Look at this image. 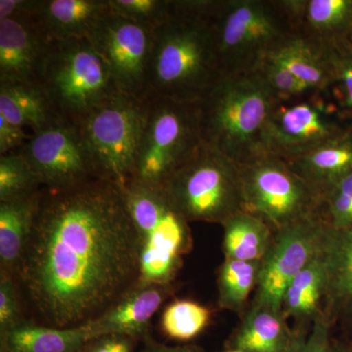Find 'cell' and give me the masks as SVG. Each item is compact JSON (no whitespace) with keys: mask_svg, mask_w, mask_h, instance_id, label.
<instances>
[{"mask_svg":"<svg viewBox=\"0 0 352 352\" xmlns=\"http://www.w3.org/2000/svg\"><path fill=\"white\" fill-rule=\"evenodd\" d=\"M335 85L342 92V107L352 118V48L346 43L327 46Z\"/></svg>","mask_w":352,"mask_h":352,"instance_id":"obj_34","label":"cell"},{"mask_svg":"<svg viewBox=\"0 0 352 352\" xmlns=\"http://www.w3.org/2000/svg\"><path fill=\"white\" fill-rule=\"evenodd\" d=\"M41 188L36 173L19 152L0 156V201L34 195Z\"/></svg>","mask_w":352,"mask_h":352,"instance_id":"obj_30","label":"cell"},{"mask_svg":"<svg viewBox=\"0 0 352 352\" xmlns=\"http://www.w3.org/2000/svg\"><path fill=\"white\" fill-rule=\"evenodd\" d=\"M317 215L333 228L352 227V171L322 194Z\"/></svg>","mask_w":352,"mask_h":352,"instance_id":"obj_31","label":"cell"},{"mask_svg":"<svg viewBox=\"0 0 352 352\" xmlns=\"http://www.w3.org/2000/svg\"><path fill=\"white\" fill-rule=\"evenodd\" d=\"M351 126L342 122L324 94L315 92L291 104L283 102L266 122L259 155L289 163L338 138Z\"/></svg>","mask_w":352,"mask_h":352,"instance_id":"obj_11","label":"cell"},{"mask_svg":"<svg viewBox=\"0 0 352 352\" xmlns=\"http://www.w3.org/2000/svg\"><path fill=\"white\" fill-rule=\"evenodd\" d=\"M201 144L198 104L150 95L144 100L133 180L164 187Z\"/></svg>","mask_w":352,"mask_h":352,"instance_id":"obj_6","label":"cell"},{"mask_svg":"<svg viewBox=\"0 0 352 352\" xmlns=\"http://www.w3.org/2000/svg\"><path fill=\"white\" fill-rule=\"evenodd\" d=\"M287 352H331L330 323L327 315L321 312L314 319L309 335L295 333Z\"/></svg>","mask_w":352,"mask_h":352,"instance_id":"obj_35","label":"cell"},{"mask_svg":"<svg viewBox=\"0 0 352 352\" xmlns=\"http://www.w3.org/2000/svg\"><path fill=\"white\" fill-rule=\"evenodd\" d=\"M36 0H0V20L32 16Z\"/></svg>","mask_w":352,"mask_h":352,"instance_id":"obj_39","label":"cell"},{"mask_svg":"<svg viewBox=\"0 0 352 352\" xmlns=\"http://www.w3.org/2000/svg\"><path fill=\"white\" fill-rule=\"evenodd\" d=\"M212 317L210 308L188 300H176L162 316V328L171 339L189 340L207 327Z\"/></svg>","mask_w":352,"mask_h":352,"instance_id":"obj_29","label":"cell"},{"mask_svg":"<svg viewBox=\"0 0 352 352\" xmlns=\"http://www.w3.org/2000/svg\"><path fill=\"white\" fill-rule=\"evenodd\" d=\"M346 44H347V45L349 46V47L352 48V29H351V34H349V39H347Z\"/></svg>","mask_w":352,"mask_h":352,"instance_id":"obj_42","label":"cell"},{"mask_svg":"<svg viewBox=\"0 0 352 352\" xmlns=\"http://www.w3.org/2000/svg\"><path fill=\"white\" fill-rule=\"evenodd\" d=\"M19 289L14 278L1 274L0 280V328L2 333L20 325Z\"/></svg>","mask_w":352,"mask_h":352,"instance_id":"obj_36","label":"cell"},{"mask_svg":"<svg viewBox=\"0 0 352 352\" xmlns=\"http://www.w3.org/2000/svg\"><path fill=\"white\" fill-rule=\"evenodd\" d=\"M295 34L323 46L346 43L352 0H283Z\"/></svg>","mask_w":352,"mask_h":352,"instance_id":"obj_17","label":"cell"},{"mask_svg":"<svg viewBox=\"0 0 352 352\" xmlns=\"http://www.w3.org/2000/svg\"><path fill=\"white\" fill-rule=\"evenodd\" d=\"M331 352H352V344H340L331 346Z\"/></svg>","mask_w":352,"mask_h":352,"instance_id":"obj_40","label":"cell"},{"mask_svg":"<svg viewBox=\"0 0 352 352\" xmlns=\"http://www.w3.org/2000/svg\"><path fill=\"white\" fill-rule=\"evenodd\" d=\"M288 164L320 199L331 185L352 171V126Z\"/></svg>","mask_w":352,"mask_h":352,"instance_id":"obj_19","label":"cell"},{"mask_svg":"<svg viewBox=\"0 0 352 352\" xmlns=\"http://www.w3.org/2000/svg\"><path fill=\"white\" fill-rule=\"evenodd\" d=\"M268 58L288 69L315 92L326 94L335 85L327 46L294 34Z\"/></svg>","mask_w":352,"mask_h":352,"instance_id":"obj_20","label":"cell"},{"mask_svg":"<svg viewBox=\"0 0 352 352\" xmlns=\"http://www.w3.org/2000/svg\"><path fill=\"white\" fill-rule=\"evenodd\" d=\"M41 85L60 117L78 124L120 94L107 63L87 38L52 41Z\"/></svg>","mask_w":352,"mask_h":352,"instance_id":"obj_7","label":"cell"},{"mask_svg":"<svg viewBox=\"0 0 352 352\" xmlns=\"http://www.w3.org/2000/svg\"><path fill=\"white\" fill-rule=\"evenodd\" d=\"M0 116L34 133L61 120L41 85L0 82Z\"/></svg>","mask_w":352,"mask_h":352,"instance_id":"obj_21","label":"cell"},{"mask_svg":"<svg viewBox=\"0 0 352 352\" xmlns=\"http://www.w3.org/2000/svg\"><path fill=\"white\" fill-rule=\"evenodd\" d=\"M6 337L11 352H78L88 342L83 325L59 329L20 324Z\"/></svg>","mask_w":352,"mask_h":352,"instance_id":"obj_27","label":"cell"},{"mask_svg":"<svg viewBox=\"0 0 352 352\" xmlns=\"http://www.w3.org/2000/svg\"><path fill=\"white\" fill-rule=\"evenodd\" d=\"M111 12L108 0H36L32 17L53 41L89 39Z\"/></svg>","mask_w":352,"mask_h":352,"instance_id":"obj_18","label":"cell"},{"mask_svg":"<svg viewBox=\"0 0 352 352\" xmlns=\"http://www.w3.org/2000/svg\"><path fill=\"white\" fill-rule=\"evenodd\" d=\"M144 100L118 94L80 124L98 175L122 188L134 179Z\"/></svg>","mask_w":352,"mask_h":352,"instance_id":"obj_10","label":"cell"},{"mask_svg":"<svg viewBox=\"0 0 352 352\" xmlns=\"http://www.w3.org/2000/svg\"><path fill=\"white\" fill-rule=\"evenodd\" d=\"M261 71L263 72L266 82L282 102L303 98L315 94L311 88L296 78L288 69L271 58L266 59Z\"/></svg>","mask_w":352,"mask_h":352,"instance_id":"obj_33","label":"cell"},{"mask_svg":"<svg viewBox=\"0 0 352 352\" xmlns=\"http://www.w3.org/2000/svg\"><path fill=\"white\" fill-rule=\"evenodd\" d=\"M52 41L32 16L0 20V82L41 85Z\"/></svg>","mask_w":352,"mask_h":352,"instance_id":"obj_15","label":"cell"},{"mask_svg":"<svg viewBox=\"0 0 352 352\" xmlns=\"http://www.w3.org/2000/svg\"><path fill=\"white\" fill-rule=\"evenodd\" d=\"M111 11L154 31L170 17L173 0H108Z\"/></svg>","mask_w":352,"mask_h":352,"instance_id":"obj_32","label":"cell"},{"mask_svg":"<svg viewBox=\"0 0 352 352\" xmlns=\"http://www.w3.org/2000/svg\"><path fill=\"white\" fill-rule=\"evenodd\" d=\"M351 305H352V302H351Z\"/></svg>","mask_w":352,"mask_h":352,"instance_id":"obj_44","label":"cell"},{"mask_svg":"<svg viewBox=\"0 0 352 352\" xmlns=\"http://www.w3.org/2000/svg\"><path fill=\"white\" fill-rule=\"evenodd\" d=\"M88 41L107 63L120 94L141 101L149 96L152 31L111 12Z\"/></svg>","mask_w":352,"mask_h":352,"instance_id":"obj_14","label":"cell"},{"mask_svg":"<svg viewBox=\"0 0 352 352\" xmlns=\"http://www.w3.org/2000/svg\"><path fill=\"white\" fill-rule=\"evenodd\" d=\"M222 226L226 259L261 261L274 235L272 228L263 219L245 210L234 214Z\"/></svg>","mask_w":352,"mask_h":352,"instance_id":"obj_25","label":"cell"},{"mask_svg":"<svg viewBox=\"0 0 352 352\" xmlns=\"http://www.w3.org/2000/svg\"><path fill=\"white\" fill-rule=\"evenodd\" d=\"M39 191L34 195L0 201L2 275L13 278L22 259L38 210Z\"/></svg>","mask_w":352,"mask_h":352,"instance_id":"obj_22","label":"cell"},{"mask_svg":"<svg viewBox=\"0 0 352 352\" xmlns=\"http://www.w3.org/2000/svg\"><path fill=\"white\" fill-rule=\"evenodd\" d=\"M263 72L226 76L198 103L201 139L234 163L259 156L263 129L279 104Z\"/></svg>","mask_w":352,"mask_h":352,"instance_id":"obj_3","label":"cell"},{"mask_svg":"<svg viewBox=\"0 0 352 352\" xmlns=\"http://www.w3.org/2000/svg\"><path fill=\"white\" fill-rule=\"evenodd\" d=\"M261 261L226 259L219 272V305L223 309L241 312L254 287L258 286Z\"/></svg>","mask_w":352,"mask_h":352,"instance_id":"obj_28","label":"cell"},{"mask_svg":"<svg viewBox=\"0 0 352 352\" xmlns=\"http://www.w3.org/2000/svg\"><path fill=\"white\" fill-rule=\"evenodd\" d=\"M294 335L281 311L252 303L236 333L234 346L240 352H287Z\"/></svg>","mask_w":352,"mask_h":352,"instance_id":"obj_23","label":"cell"},{"mask_svg":"<svg viewBox=\"0 0 352 352\" xmlns=\"http://www.w3.org/2000/svg\"><path fill=\"white\" fill-rule=\"evenodd\" d=\"M164 188L189 222L222 226L244 210L239 164L204 142Z\"/></svg>","mask_w":352,"mask_h":352,"instance_id":"obj_8","label":"cell"},{"mask_svg":"<svg viewBox=\"0 0 352 352\" xmlns=\"http://www.w3.org/2000/svg\"><path fill=\"white\" fill-rule=\"evenodd\" d=\"M222 78L252 73L295 34L283 0H206Z\"/></svg>","mask_w":352,"mask_h":352,"instance_id":"obj_4","label":"cell"},{"mask_svg":"<svg viewBox=\"0 0 352 352\" xmlns=\"http://www.w3.org/2000/svg\"><path fill=\"white\" fill-rule=\"evenodd\" d=\"M151 352H197V351H193V349H154V351H153Z\"/></svg>","mask_w":352,"mask_h":352,"instance_id":"obj_41","label":"cell"},{"mask_svg":"<svg viewBox=\"0 0 352 352\" xmlns=\"http://www.w3.org/2000/svg\"><path fill=\"white\" fill-rule=\"evenodd\" d=\"M239 168L245 212L273 230L317 215L319 197L287 162L259 155Z\"/></svg>","mask_w":352,"mask_h":352,"instance_id":"obj_9","label":"cell"},{"mask_svg":"<svg viewBox=\"0 0 352 352\" xmlns=\"http://www.w3.org/2000/svg\"><path fill=\"white\" fill-rule=\"evenodd\" d=\"M131 337L124 335H107L97 338L91 352H132Z\"/></svg>","mask_w":352,"mask_h":352,"instance_id":"obj_38","label":"cell"},{"mask_svg":"<svg viewBox=\"0 0 352 352\" xmlns=\"http://www.w3.org/2000/svg\"><path fill=\"white\" fill-rule=\"evenodd\" d=\"M140 247V283L170 285L193 247L188 220L164 187L132 180L122 188Z\"/></svg>","mask_w":352,"mask_h":352,"instance_id":"obj_5","label":"cell"},{"mask_svg":"<svg viewBox=\"0 0 352 352\" xmlns=\"http://www.w3.org/2000/svg\"><path fill=\"white\" fill-rule=\"evenodd\" d=\"M328 224L307 217L275 231L259 270L254 303L282 312L285 292L296 275L324 251Z\"/></svg>","mask_w":352,"mask_h":352,"instance_id":"obj_12","label":"cell"},{"mask_svg":"<svg viewBox=\"0 0 352 352\" xmlns=\"http://www.w3.org/2000/svg\"><path fill=\"white\" fill-rule=\"evenodd\" d=\"M327 264L324 251L303 268L285 292L282 314L285 318H316L327 292Z\"/></svg>","mask_w":352,"mask_h":352,"instance_id":"obj_24","label":"cell"},{"mask_svg":"<svg viewBox=\"0 0 352 352\" xmlns=\"http://www.w3.org/2000/svg\"><path fill=\"white\" fill-rule=\"evenodd\" d=\"M206 0H173L170 17L153 31L150 95L200 103L222 76Z\"/></svg>","mask_w":352,"mask_h":352,"instance_id":"obj_2","label":"cell"},{"mask_svg":"<svg viewBox=\"0 0 352 352\" xmlns=\"http://www.w3.org/2000/svg\"><path fill=\"white\" fill-rule=\"evenodd\" d=\"M18 152L45 188H67L100 177L80 124L71 120L61 119L36 132Z\"/></svg>","mask_w":352,"mask_h":352,"instance_id":"obj_13","label":"cell"},{"mask_svg":"<svg viewBox=\"0 0 352 352\" xmlns=\"http://www.w3.org/2000/svg\"><path fill=\"white\" fill-rule=\"evenodd\" d=\"M171 293L170 285L139 283L94 320L85 324L88 340L102 336L140 335Z\"/></svg>","mask_w":352,"mask_h":352,"instance_id":"obj_16","label":"cell"},{"mask_svg":"<svg viewBox=\"0 0 352 352\" xmlns=\"http://www.w3.org/2000/svg\"><path fill=\"white\" fill-rule=\"evenodd\" d=\"M31 138L24 127L16 126L0 116V156L19 151Z\"/></svg>","mask_w":352,"mask_h":352,"instance_id":"obj_37","label":"cell"},{"mask_svg":"<svg viewBox=\"0 0 352 352\" xmlns=\"http://www.w3.org/2000/svg\"><path fill=\"white\" fill-rule=\"evenodd\" d=\"M324 256L327 264L329 307H342L352 302V227L328 226Z\"/></svg>","mask_w":352,"mask_h":352,"instance_id":"obj_26","label":"cell"},{"mask_svg":"<svg viewBox=\"0 0 352 352\" xmlns=\"http://www.w3.org/2000/svg\"><path fill=\"white\" fill-rule=\"evenodd\" d=\"M227 352H240V351H236V349H234V351H227Z\"/></svg>","mask_w":352,"mask_h":352,"instance_id":"obj_43","label":"cell"},{"mask_svg":"<svg viewBox=\"0 0 352 352\" xmlns=\"http://www.w3.org/2000/svg\"><path fill=\"white\" fill-rule=\"evenodd\" d=\"M14 280L34 320L74 328L140 283V247L122 188L94 178L43 187Z\"/></svg>","mask_w":352,"mask_h":352,"instance_id":"obj_1","label":"cell"}]
</instances>
